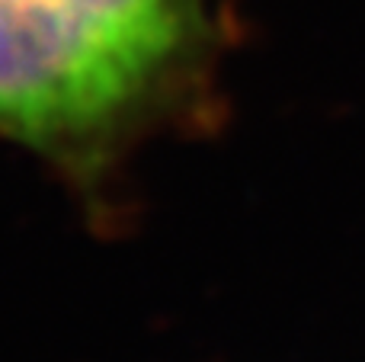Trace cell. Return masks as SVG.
I'll return each mask as SVG.
<instances>
[{"mask_svg":"<svg viewBox=\"0 0 365 362\" xmlns=\"http://www.w3.org/2000/svg\"><path fill=\"white\" fill-rule=\"evenodd\" d=\"M215 0H0V141L103 196L212 96Z\"/></svg>","mask_w":365,"mask_h":362,"instance_id":"1","label":"cell"}]
</instances>
